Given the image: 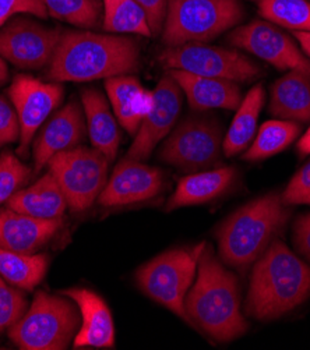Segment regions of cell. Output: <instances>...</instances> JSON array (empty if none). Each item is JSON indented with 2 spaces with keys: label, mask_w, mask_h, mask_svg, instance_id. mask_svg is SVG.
Listing matches in <instances>:
<instances>
[{
  "label": "cell",
  "mask_w": 310,
  "mask_h": 350,
  "mask_svg": "<svg viewBox=\"0 0 310 350\" xmlns=\"http://www.w3.org/2000/svg\"><path fill=\"white\" fill-rule=\"evenodd\" d=\"M295 40L299 42L302 51L307 55V57L310 59V32H305V31H295Z\"/></svg>",
  "instance_id": "38"
},
{
  "label": "cell",
  "mask_w": 310,
  "mask_h": 350,
  "mask_svg": "<svg viewBox=\"0 0 310 350\" xmlns=\"http://www.w3.org/2000/svg\"><path fill=\"white\" fill-rule=\"evenodd\" d=\"M62 33L32 18L17 17L0 28V57L24 70H38L52 62Z\"/></svg>",
  "instance_id": "12"
},
{
  "label": "cell",
  "mask_w": 310,
  "mask_h": 350,
  "mask_svg": "<svg viewBox=\"0 0 310 350\" xmlns=\"http://www.w3.org/2000/svg\"><path fill=\"white\" fill-rule=\"evenodd\" d=\"M259 13L271 24L310 32L309 0H259Z\"/></svg>",
  "instance_id": "29"
},
{
  "label": "cell",
  "mask_w": 310,
  "mask_h": 350,
  "mask_svg": "<svg viewBox=\"0 0 310 350\" xmlns=\"http://www.w3.org/2000/svg\"><path fill=\"white\" fill-rule=\"evenodd\" d=\"M27 311V299L21 291L8 285L0 276V334L9 331Z\"/></svg>",
  "instance_id": "32"
},
{
  "label": "cell",
  "mask_w": 310,
  "mask_h": 350,
  "mask_svg": "<svg viewBox=\"0 0 310 350\" xmlns=\"http://www.w3.org/2000/svg\"><path fill=\"white\" fill-rule=\"evenodd\" d=\"M266 92L261 84L255 85L237 107L236 115L224 137L225 157H235L249 147L257 130V120L263 109Z\"/></svg>",
  "instance_id": "25"
},
{
  "label": "cell",
  "mask_w": 310,
  "mask_h": 350,
  "mask_svg": "<svg viewBox=\"0 0 310 350\" xmlns=\"http://www.w3.org/2000/svg\"><path fill=\"white\" fill-rule=\"evenodd\" d=\"M159 150V159L182 172L196 173L214 166L222 151V129L216 119L190 116L181 122Z\"/></svg>",
  "instance_id": "9"
},
{
  "label": "cell",
  "mask_w": 310,
  "mask_h": 350,
  "mask_svg": "<svg viewBox=\"0 0 310 350\" xmlns=\"http://www.w3.org/2000/svg\"><path fill=\"white\" fill-rule=\"evenodd\" d=\"M164 187L162 172L142 161L122 159L101 191L102 206H120L155 197Z\"/></svg>",
  "instance_id": "15"
},
{
  "label": "cell",
  "mask_w": 310,
  "mask_h": 350,
  "mask_svg": "<svg viewBox=\"0 0 310 350\" xmlns=\"http://www.w3.org/2000/svg\"><path fill=\"white\" fill-rule=\"evenodd\" d=\"M300 133L298 122L292 120H270L261 124L253 144L244 154L245 161L256 162L267 159L288 148Z\"/></svg>",
  "instance_id": "28"
},
{
  "label": "cell",
  "mask_w": 310,
  "mask_h": 350,
  "mask_svg": "<svg viewBox=\"0 0 310 350\" xmlns=\"http://www.w3.org/2000/svg\"><path fill=\"white\" fill-rule=\"evenodd\" d=\"M20 138V122L14 107L0 96V148Z\"/></svg>",
  "instance_id": "35"
},
{
  "label": "cell",
  "mask_w": 310,
  "mask_h": 350,
  "mask_svg": "<svg viewBox=\"0 0 310 350\" xmlns=\"http://www.w3.org/2000/svg\"><path fill=\"white\" fill-rule=\"evenodd\" d=\"M256 2H259V0H256Z\"/></svg>",
  "instance_id": "41"
},
{
  "label": "cell",
  "mask_w": 310,
  "mask_h": 350,
  "mask_svg": "<svg viewBox=\"0 0 310 350\" xmlns=\"http://www.w3.org/2000/svg\"><path fill=\"white\" fill-rule=\"evenodd\" d=\"M102 27L109 33H137L151 37L153 32L144 10L135 0H101Z\"/></svg>",
  "instance_id": "27"
},
{
  "label": "cell",
  "mask_w": 310,
  "mask_h": 350,
  "mask_svg": "<svg viewBox=\"0 0 310 350\" xmlns=\"http://www.w3.org/2000/svg\"><path fill=\"white\" fill-rule=\"evenodd\" d=\"M281 200L285 205H310V161L295 173L281 194Z\"/></svg>",
  "instance_id": "33"
},
{
  "label": "cell",
  "mask_w": 310,
  "mask_h": 350,
  "mask_svg": "<svg viewBox=\"0 0 310 350\" xmlns=\"http://www.w3.org/2000/svg\"><path fill=\"white\" fill-rule=\"evenodd\" d=\"M310 297V267L281 240H272L252 272L246 312L275 320Z\"/></svg>",
  "instance_id": "3"
},
{
  "label": "cell",
  "mask_w": 310,
  "mask_h": 350,
  "mask_svg": "<svg viewBox=\"0 0 310 350\" xmlns=\"http://www.w3.org/2000/svg\"><path fill=\"white\" fill-rule=\"evenodd\" d=\"M228 41L232 46L245 49L279 70L299 72L310 79V59L307 55L289 35L266 20H253L235 28L228 35Z\"/></svg>",
  "instance_id": "11"
},
{
  "label": "cell",
  "mask_w": 310,
  "mask_h": 350,
  "mask_svg": "<svg viewBox=\"0 0 310 350\" xmlns=\"http://www.w3.org/2000/svg\"><path fill=\"white\" fill-rule=\"evenodd\" d=\"M236 172L232 166L189 173L179 180L175 193L168 200L165 211L210 202L222 196L233 183Z\"/></svg>",
  "instance_id": "22"
},
{
  "label": "cell",
  "mask_w": 310,
  "mask_h": 350,
  "mask_svg": "<svg viewBox=\"0 0 310 350\" xmlns=\"http://www.w3.org/2000/svg\"><path fill=\"white\" fill-rule=\"evenodd\" d=\"M105 91L119 124L129 134L135 135L153 108L154 92L144 90L139 79L129 75L107 79Z\"/></svg>",
  "instance_id": "20"
},
{
  "label": "cell",
  "mask_w": 310,
  "mask_h": 350,
  "mask_svg": "<svg viewBox=\"0 0 310 350\" xmlns=\"http://www.w3.org/2000/svg\"><path fill=\"white\" fill-rule=\"evenodd\" d=\"M240 0H168L162 27L166 46L210 42L244 18Z\"/></svg>",
  "instance_id": "5"
},
{
  "label": "cell",
  "mask_w": 310,
  "mask_h": 350,
  "mask_svg": "<svg viewBox=\"0 0 310 350\" xmlns=\"http://www.w3.org/2000/svg\"><path fill=\"white\" fill-rule=\"evenodd\" d=\"M270 113L283 120L310 122V79L299 72H288L275 81Z\"/></svg>",
  "instance_id": "24"
},
{
  "label": "cell",
  "mask_w": 310,
  "mask_h": 350,
  "mask_svg": "<svg viewBox=\"0 0 310 350\" xmlns=\"http://www.w3.org/2000/svg\"><path fill=\"white\" fill-rule=\"evenodd\" d=\"M288 218V205L279 193L266 194L240 206L216 232L222 261L239 268L257 261Z\"/></svg>",
  "instance_id": "4"
},
{
  "label": "cell",
  "mask_w": 310,
  "mask_h": 350,
  "mask_svg": "<svg viewBox=\"0 0 310 350\" xmlns=\"http://www.w3.org/2000/svg\"><path fill=\"white\" fill-rule=\"evenodd\" d=\"M8 208L40 219H59L63 217L67 200L51 172L29 187L20 189L8 202Z\"/></svg>",
  "instance_id": "23"
},
{
  "label": "cell",
  "mask_w": 310,
  "mask_h": 350,
  "mask_svg": "<svg viewBox=\"0 0 310 350\" xmlns=\"http://www.w3.org/2000/svg\"><path fill=\"white\" fill-rule=\"evenodd\" d=\"M86 130L83 107L76 100L68 102L44 124L34 142V173H40L56 154L79 147Z\"/></svg>",
  "instance_id": "16"
},
{
  "label": "cell",
  "mask_w": 310,
  "mask_h": 350,
  "mask_svg": "<svg viewBox=\"0 0 310 350\" xmlns=\"http://www.w3.org/2000/svg\"><path fill=\"white\" fill-rule=\"evenodd\" d=\"M153 92V108L137 130L134 142L123 157L125 159L147 161L155 147L170 133L181 113L183 92L169 72L162 76Z\"/></svg>",
  "instance_id": "14"
},
{
  "label": "cell",
  "mask_w": 310,
  "mask_h": 350,
  "mask_svg": "<svg viewBox=\"0 0 310 350\" xmlns=\"http://www.w3.org/2000/svg\"><path fill=\"white\" fill-rule=\"evenodd\" d=\"M77 308L72 299L41 291L24 316L9 329V338L24 350H63L77 334L81 320Z\"/></svg>",
  "instance_id": "6"
},
{
  "label": "cell",
  "mask_w": 310,
  "mask_h": 350,
  "mask_svg": "<svg viewBox=\"0 0 310 350\" xmlns=\"http://www.w3.org/2000/svg\"><path fill=\"white\" fill-rule=\"evenodd\" d=\"M298 151L302 155H309L310 154V127L307 129V131L302 135V138L299 139L298 143Z\"/></svg>",
  "instance_id": "39"
},
{
  "label": "cell",
  "mask_w": 310,
  "mask_h": 350,
  "mask_svg": "<svg viewBox=\"0 0 310 350\" xmlns=\"http://www.w3.org/2000/svg\"><path fill=\"white\" fill-rule=\"evenodd\" d=\"M47 269V254H21L0 247V276L18 289H36L44 279Z\"/></svg>",
  "instance_id": "26"
},
{
  "label": "cell",
  "mask_w": 310,
  "mask_h": 350,
  "mask_svg": "<svg viewBox=\"0 0 310 350\" xmlns=\"http://www.w3.org/2000/svg\"><path fill=\"white\" fill-rule=\"evenodd\" d=\"M189 321L220 342H229L248 331L240 311L236 276L225 269L213 250L205 247L198 258L196 284L185 299Z\"/></svg>",
  "instance_id": "2"
},
{
  "label": "cell",
  "mask_w": 310,
  "mask_h": 350,
  "mask_svg": "<svg viewBox=\"0 0 310 350\" xmlns=\"http://www.w3.org/2000/svg\"><path fill=\"white\" fill-rule=\"evenodd\" d=\"M9 77V70L6 62L0 57V85H3L8 81Z\"/></svg>",
  "instance_id": "40"
},
{
  "label": "cell",
  "mask_w": 310,
  "mask_h": 350,
  "mask_svg": "<svg viewBox=\"0 0 310 350\" xmlns=\"http://www.w3.org/2000/svg\"><path fill=\"white\" fill-rule=\"evenodd\" d=\"M60 226L62 218L40 219L6 206L0 209V247L21 254H36Z\"/></svg>",
  "instance_id": "18"
},
{
  "label": "cell",
  "mask_w": 310,
  "mask_h": 350,
  "mask_svg": "<svg viewBox=\"0 0 310 350\" xmlns=\"http://www.w3.org/2000/svg\"><path fill=\"white\" fill-rule=\"evenodd\" d=\"M294 243L296 250L310 260V214L296 219L294 225Z\"/></svg>",
  "instance_id": "37"
},
{
  "label": "cell",
  "mask_w": 310,
  "mask_h": 350,
  "mask_svg": "<svg viewBox=\"0 0 310 350\" xmlns=\"http://www.w3.org/2000/svg\"><path fill=\"white\" fill-rule=\"evenodd\" d=\"M49 16L76 25L95 28L102 21V2L99 0H41Z\"/></svg>",
  "instance_id": "30"
},
{
  "label": "cell",
  "mask_w": 310,
  "mask_h": 350,
  "mask_svg": "<svg viewBox=\"0 0 310 350\" xmlns=\"http://www.w3.org/2000/svg\"><path fill=\"white\" fill-rule=\"evenodd\" d=\"M109 163V159L94 147H76L56 154L47 166L57 180L67 206L73 213H83L105 187Z\"/></svg>",
  "instance_id": "8"
},
{
  "label": "cell",
  "mask_w": 310,
  "mask_h": 350,
  "mask_svg": "<svg viewBox=\"0 0 310 350\" xmlns=\"http://www.w3.org/2000/svg\"><path fill=\"white\" fill-rule=\"evenodd\" d=\"M135 2L144 10L153 35H155V37L157 35H161L166 14L168 0H135Z\"/></svg>",
  "instance_id": "36"
},
{
  "label": "cell",
  "mask_w": 310,
  "mask_h": 350,
  "mask_svg": "<svg viewBox=\"0 0 310 350\" xmlns=\"http://www.w3.org/2000/svg\"><path fill=\"white\" fill-rule=\"evenodd\" d=\"M186 95L190 108L197 112L209 109L233 111L242 102V94L235 81L196 76L182 70H168Z\"/></svg>",
  "instance_id": "19"
},
{
  "label": "cell",
  "mask_w": 310,
  "mask_h": 350,
  "mask_svg": "<svg viewBox=\"0 0 310 350\" xmlns=\"http://www.w3.org/2000/svg\"><path fill=\"white\" fill-rule=\"evenodd\" d=\"M158 59L168 70H182L196 76L235 83H248L261 76L260 66L245 55L201 42L168 46Z\"/></svg>",
  "instance_id": "10"
},
{
  "label": "cell",
  "mask_w": 310,
  "mask_h": 350,
  "mask_svg": "<svg viewBox=\"0 0 310 350\" xmlns=\"http://www.w3.org/2000/svg\"><path fill=\"white\" fill-rule=\"evenodd\" d=\"M31 169L13 152L0 155V206L6 204L31 178Z\"/></svg>",
  "instance_id": "31"
},
{
  "label": "cell",
  "mask_w": 310,
  "mask_h": 350,
  "mask_svg": "<svg viewBox=\"0 0 310 350\" xmlns=\"http://www.w3.org/2000/svg\"><path fill=\"white\" fill-rule=\"evenodd\" d=\"M17 14L47 18L49 14L41 0H0V28Z\"/></svg>",
  "instance_id": "34"
},
{
  "label": "cell",
  "mask_w": 310,
  "mask_h": 350,
  "mask_svg": "<svg viewBox=\"0 0 310 350\" xmlns=\"http://www.w3.org/2000/svg\"><path fill=\"white\" fill-rule=\"evenodd\" d=\"M60 295L72 299L80 311L81 327L73 339L76 349L114 347L115 325L112 312L99 295L83 288L67 289L60 292Z\"/></svg>",
  "instance_id": "17"
},
{
  "label": "cell",
  "mask_w": 310,
  "mask_h": 350,
  "mask_svg": "<svg viewBox=\"0 0 310 350\" xmlns=\"http://www.w3.org/2000/svg\"><path fill=\"white\" fill-rule=\"evenodd\" d=\"M205 243L193 249H172L142 265L135 272L140 291L178 317L189 321L185 299L192 286Z\"/></svg>",
  "instance_id": "7"
},
{
  "label": "cell",
  "mask_w": 310,
  "mask_h": 350,
  "mask_svg": "<svg viewBox=\"0 0 310 350\" xmlns=\"http://www.w3.org/2000/svg\"><path fill=\"white\" fill-rule=\"evenodd\" d=\"M81 107L92 147L112 162L119 151L120 130L105 95L96 88H86L81 92Z\"/></svg>",
  "instance_id": "21"
},
{
  "label": "cell",
  "mask_w": 310,
  "mask_h": 350,
  "mask_svg": "<svg viewBox=\"0 0 310 350\" xmlns=\"http://www.w3.org/2000/svg\"><path fill=\"white\" fill-rule=\"evenodd\" d=\"M140 48L125 35L66 31L49 63L48 77L56 83L107 80L135 72Z\"/></svg>",
  "instance_id": "1"
},
{
  "label": "cell",
  "mask_w": 310,
  "mask_h": 350,
  "mask_svg": "<svg viewBox=\"0 0 310 350\" xmlns=\"http://www.w3.org/2000/svg\"><path fill=\"white\" fill-rule=\"evenodd\" d=\"M9 96L20 122L17 154L25 158L34 137L62 102L63 87L56 81L45 83L36 77L20 75L14 77L9 88Z\"/></svg>",
  "instance_id": "13"
}]
</instances>
